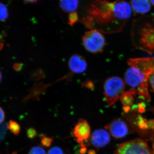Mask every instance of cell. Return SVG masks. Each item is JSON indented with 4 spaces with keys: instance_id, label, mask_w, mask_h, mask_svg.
<instances>
[{
    "instance_id": "obj_17",
    "label": "cell",
    "mask_w": 154,
    "mask_h": 154,
    "mask_svg": "<svg viewBox=\"0 0 154 154\" xmlns=\"http://www.w3.org/2000/svg\"><path fill=\"white\" fill-rule=\"evenodd\" d=\"M53 141L52 137L44 136L42 137L41 143L42 145L45 147L48 148L51 146Z\"/></svg>"
},
{
    "instance_id": "obj_7",
    "label": "cell",
    "mask_w": 154,
    "mask_h": 154,
    "mask_svg": "<svg viewBox=\"0 0 154 154\" xmlns=\"http://www.w3.org/2000/svg\"><path fill=\"white\" fill-rule=\"evenodd\" d=\"M73 134L80 146H85L84 142L91 137V127L88 122L85 119H80L75 125Z\"/></svg>"
},
{
    "instance_id": "obj_10",
    "label": "cell",
    "mask_w": 154,
    "mask_h": 154,
    "mask_svg": "<svg viewBox=\"0 0 154 154\" xmlns=\"http://www.w3.org/2000/svg\"><path fill=\"white\" fill-rule=\"evenodd\" d=\"M69 68L73 73L81 74L86 71L88 68L86 60L80 54H74L69 58L68 61Z\"/></svg>"
},
{
    "instance_id": "obj_9",
    "label": "cell",
    "mask_w": 154,
    "mask_h": 154,
    "mask_svg": "<svg viewBox=\"0 0 154 154\" xmlns=\"http://www.w3.org/2000/svg\"><path fill=\"white\" fill-rule=\"evenodd\" d=\"M110 137L109 133L103 129L96 130L90 137V143L97 148L104 147L110 142Z\"/></svg>"
},
{
    "instance_id": "obj_27",
    "label": "cell",
    "mask_w": 154,
    "mask_h": 154,
    "mask_svg": "<svg viewBox=\"0 0 154 154\" xmlns=\"http://www.w3.org/2000/svg\"><path fill=\"white\" fill-rule=\"evenodd\" d=\"M150 2L154 5V0H150Z\"/></svg>"
},
{
    "instance_id": "obj_6",
    "label": "cell",
    "mask_w": 154,
    "mask_h": 154,
    "mask_svg": "<svg viewBox=\"0 0 154 154\" xmlns=\"http://www.w3.org/2000/svg\"><path fill=\"white\" fill-rule=\"evenodd\" d=\"M114 154H152L145 141L137 139L119 145Z\"/></svg>"
},
{
    "instance_id": "obj_25",
    "label": "cell",
    "mask_w": 154,
    "mask_h": 154,
    "mask_svg": "<svg viewBox=\"0 0 154 154\" xmlns=\"http://www.w3.org/2000/svg\"><path fill=\"white\" fill-rule=\"evenodd\" d=\"M89 154H96V152L95 150L93 149L90 150L88 152Z\"/></svg>"
},
{
    "instance_id": "obj_24",
    "label": "cell",
    "mask_w": 154,
    "mask_h": 154,
    "mask_svg": "<svg viewBox=\"0 0 154 154\" xmlns=\"http://www.w3.org/2000/svg\"><path fill=\"white\" fill-rule=\"evenodd\" d=\"M25 2L31 3V4H34L36 3L39 0H23Z\"/></svg>"
},
{
    "instance_id": "obj_23",
    "label": "cell",
    "mask_w": 154,
    "mask_h": 154,
    "mask_svg": "<svg viewBox=\"0 0 154 154\" xmlns=\"http://www.w3.org/2000/svg\"><path fill=\"white\" fill-rule=\"evenodd\" d=\"M21 66H22L20 64L16 63L14 64V69H15L16 70L19 71L21 69Z\"/></svg>"
},
{
    "instance_id": "obj_11",
    "label": "cell",
    "mask_w": 154,
    "mask_h": 154,
    "mask_svg": "<svg viewBox=\"0 0 154 154\" xmlns=\"http://www.w3.org/2000/svg\"><path fill=\"white\" fill-rule=\"evenodd\" d=\"M131 8L137 14H146L151 9L149 0H131Z\"/></svg>"
},
{
    "instance_id": "obj_19",
    "label": "cell",
    "mask_w": 154,
    "mask_h": 154,
    "mask_svg": "<svg viewBox=\"0 0 154 154\" xmlns=\"http://www.w3.org/2000/svg\"><path fill=\"white\" fill-rule=\"evenodd\" d=\"M27 137L30 139H33L37 135V132L36 130L33 128H29L27 131Z\"/></svg>"
},
{
    "instance_id": "obj_13",
    "label": "cell",
    "mask_w": 154,
    "mask_h": 154,
    "mask_svg": "<svg viewBox=\"0 0 154 154\" xmlns=\"http://www.w3.org/2000/svg\"><path fill=\"white\" fill-rule=\"evenodd\" d=\"M137 94V91L134 89H131L127 92H124L120 98L124 106L123 107H130L134 101V96Z\"/></svg>"
},
{
    "instance_id": "obj_16",
    "label": "cell",
    "mask_w": 154,
    "mask_h": 154,
    "mask_svg": "<svg viewBox=\"0 0 154 154\" xmlns=\"http://www.w3.org/2000/svg\"><path fill=\"white\" fill-rule=\"evenodd\" d=\"M28 154H46V152L43 148L39 146H36L30 149Z\"/></svg>"
},
{
    "instance_id": "obj_3",
    "label": "cell",
    "mask_w": 154,
    "mask_h": 154,
    "mask_svg": "<svg viewBox=\"0 0 154 154\" xmlns=\"http://www.w3.org/2000/svg\"><path fill=\"white\" fill-rule=\"evenodd\" d=\"M133 38L134 44L138 48L152 53L154 51V25L146 23L133 31Z\"/></svg>"
},
{
    "instance_id": "obj_18",
    "label": "cell",
    "mask_w": 154,
    "mask_h": 154,
    "mask_svg": "<svg viewBox=\"0 0 154 154\" xmlns=\"http://www.w3.org/2000/svg\"><path fill=\"white\" fill-rule=\"evenodd\" d=\"M137 125L140 128V129L145 130L148 129V128L147 121L141 116H139L137 118Z\"/></svg>"
},
{
    "instance_id": "obj_2",
    "label": "cell",
    "mask_w": 154,
    "mask_h": 154,
    "mask_svg": "<svg viewBox=\"0 0 154 154\" xmlns=\"http://www.w3.org/2000/svg\"><path fill=\"white\" fill-rule=\"evenodd\" d=\"M129 66L125 74V82L131 87V89L137 91L141 99L146 101L149 100L148 84L150 75L136 67Z\"/></svg>"
},
{
    "instance_id": "obj_4",
    "label": "cell",
    "mask_w": 154,
    "mask_h": 154,
    "mask_svg": "<svg viewBox=\"0 0 154 154\" xmlns=\"http://www.w3.org/2000/svg\"><path fill=\"white\" fill-rule=\"evenodd\" d=\"M125 84L123 80L118 76L109 77L103 85L104 95L107 105L111 106L120 99L124 93Z\"/></svg>"
},
{
    "instance_id": "obj_21",
    "label": "cell",
    "mask_w": 154,
    "mask_h": 154,
    "mask_svg": "<svg viewBox=\"0 0 154 154\" xmlns=\"http://www.w3.org/2000/svg\"><path fill=\"white\" fill-rule=\"evenodd\" d=\"M149 84L151 90L154 92V72L149 77Z\"/></svg>"
},
{
    "instance_id": "obj_26",
    "label": "cell",
    "mask_w": 154,
    "mask_h": 154,
    "mask_svg": "<svg viewBox=\"0 0 154 154\" xmlns=\"http://www.w3.org/2000/svg\"><path fill=\"white\" fill-rule=\"evenodd\" d=\"M2 72H1V71H0V83H1V81H2Z\"/></svg>"
},
{
    "instance_id": "obj_5",
    "label": "cell",
    "mask_w": 154,
    "mask_h": 154,
    "mask_svg": "<svg viewBox=\"0 0 154 154\" xmlns=\"http://www.w3.org/2000/svg\"><path fill=\"white\" fill-rule=\"evenodd\" d=\"M82 43L88 52L97 53L102 51L105 47V37L100 30L92 29L83 36Z\"/></svg>"
},
{
    "instance_id": "obj_20",
    "label": "cell",
    "mask_w": 154,
    "mask_h": 154,
    "mask_svg": "<svg viewBox=\"0 0 154 154\" xmlns=\"http://www.w3.org/2000/svg\"><path fill=\"white\" fill-rule=\"evenodd\" d=\"M48 154H64L63 151L58 147H53L49 150Z\"/></svg>"
},
{
    "instance_id": "obj_22",
    "label": "cell",
    "mask_w": 154,
    "mask_h": 154,
    "mask_svg": "<svg viewBox=\"0 0 154 154\" xmlns=\"http://www.w3.org/2000/svg\"><path fill=\"white\" fill-rule=\"evenodd\" d=\"M5 111L2 108L0 107V124H2L5 120Z\"/></svg>"
},
{
    "instance_id": "obj_12",
    "label": "cell",
    "mask_w": 154,
    "mask_h": 154,
    "mask_svg": "<svg viewBox=\"0 0 154 154\" xmlns=\"http://www.w3.org/2000/svg\"><path fill=\"white\" fill-rule=\"evenodd\" d=\"M79 0H60L59 6L63 11L70 14H77Z\"/></svg>"
},
{
    "instance_id": "obj_1",
    "label": "cell",
    "mask_w": 154,
    "mask_h": 154,
    "mask_svg": "<svg viewBox=\"0 0 154 154\" xmlns=\"http://www.w3.org/2000/svg\"><path fill=\"white\" fill-rule=\"evenodd\" d=\"M131 8L124 0H89L82 22L92 29L95 27L108 31L120 30L131 16Z\"/></svg>"
},
{
    "instance_id": "obj_28",
    "label": "cell",
    "mask_w": 154,
    "mask_h": 154,
    "mask_svg": "<svg viewBox=\"0 0 154 154\" xmlns=\"http://www.w3.org/2000/svg\"><path fill=\"white\" fill-rule=\"evenodd\" d=\"M12 154H17V153L16 152H14Z\"/></svg>"
},
{
    "instance_id": "obj_15",
    "label": "cell",
    "mask_w": 154,
    "mask_h": 154,
    "mask_svg": "<svg viewBox=\"0 0 154 154\" xmlns=\"http://www.w3.org/2000/svg\"><path fill=\"white\" fill-rule=\"evenodd\" d=\"M8 17V11L7 7L0 3V21H4Z\"/></svg>"
},
{
    "instance_id": "obj_14",
    "label": "cell",
    "mask_w": 154,
    "mask_h": 154,
    "mask_svg": "<svg viewBox=\"0 0 154 154\" xmlns=\"http://www.w3.org/2000/svg\"><path fill=\"white\" fill-rule=\"evenodd\" d=\"M7 127L15 135H19L21 131V127L17 122L10 120L7 125Z\"/></svg>"
},
{
    "instance_id": "obj_8",
    "label": "cell",
    "mask_w": 154,
    "mask_h": 154,
    "mask_svg": "<svg viewBox=\"0 0 154 154\" xmlns=\"http://www.w3.org/2000/svg\"><path fill=\"white\" fill-rule=\"evenodd\" d=\"M105 128L116 139L125 137L128 133L126 122L121 119H116L106 125Z\"/></svg>"
}]
</instances>
